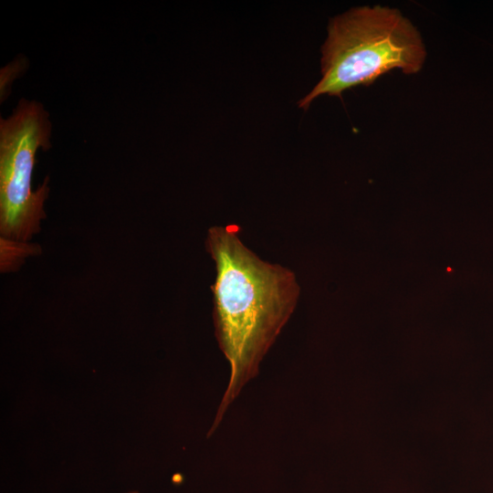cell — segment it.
Listing matches in <instances>:
<instances>
[{"instance_id": "1", "label": "cell", "mask_w": 493, "mask_h": 493, "mask_svg": "<svg viewBox=\"0 0 493 493\" xmlns=\"http://www.w3.org/2000/svg\"><path fill=\"white\" fill-rule=\"evenodd\" d=\"M236 225L208 229L215 262L211 286L215 337L230 365V378L211 432L241 388L258 372L265 354L293 313L299 295L295 274L262 260L239 237Z\"/></svg>"}, {"instance_id": "4", "label": "cell", "mask_w": 493, "mask_h": 493, "mask_svg": "<svg viewBox=\"0 0 493 493\" xmlns=\"http://www.w3.org/2000/svg\"><path fill=\"white\" fill-rule=\"evenodd\" d=\"M125 493H139L137 490H131V491H128V492H125Z\"/></svg>"}, {"instance_id": "3", "label": "cell", "mask_w": 493, "mask_h": 493, "mask_svg": "<svg viewBox=\"0 0 493 493\" xmlns=\"http://www.w3.org/2000/svg\"><path fill=\"white\" fill-rule=\"evenodd\" d=\"M50 123L43 107L21 100L0 122V233L5 240L25 243L40 231L48 178L35 191L32 176L38 148L49 147Z\"/></svg>"}, {"instance_id": "2", "label": "cell", "mask_w": 493, "mask_h": 493, "mask_svg": "<svg viewBox=\"0 0 493 493\" xmlns=\"http://www.w3.org/2000/svg\"><path fill=\"white\" fill-rule=\"evenodd\" d=\"M321 53V79L299 101L304 110L319 96L341 98L393 69L417 73L425 58L414 26L399 10L382 5L355 7L331 19Z\"/></svg>"}]
</instances>
